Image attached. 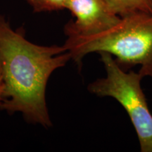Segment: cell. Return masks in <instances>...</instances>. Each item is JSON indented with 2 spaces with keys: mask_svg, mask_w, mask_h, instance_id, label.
Masks as SVG:
<instances>
[{
  "mask_svg": "<svg viewBox=\"0 0 152 152\" xmlns=\"http://www.w3.org/2000/svg\"><path fill=\"white\" fill-rule=\"evenodd\" d=\"M71 59L64 45L42 46L28 40L0 14V61L4 92L0 109L20 113L28 123L52 126L46 102L52 74Z\"/></svg>",
  "mask_w": 152,
  "mask_h": 152,
  "instance_id": "6da1fadb",
  "label": "cell"
},
{
  "mask_svg": "<svg viewBox=\"0 0 152 152\" xmlns=\"http://www.w3.org/2000/svg\"><path fill=\"white\" fill-rule=\"evenodd\" d=\"M64 46L78 66L91 53H109L121 67L140 66L142 77L152 78V15L122 17L113 27L90 35H66Z\"/></svg>",
  "mask_w": 152,
  "mask_h": 152,
  "instance_id": "7a4b0ae2",
  "label": "cell"
},
{
  "mask_svg": "<svg viewBox=\"0 0 152 152\" xmlns=\"http://www.w3.org/2000/svg\"><path fill=\"white\" fill-rule=\"evenodd\" d=\"M106 71V77L88 85L90 93L111 96L117 100L128 114L136 131L142 152H152V114L142 89L140 73L127 72L106 52L98 53Z\"/></svg>",
  "mask_w": 152,
  "mask_h": 152,
  "instance_id": "3957f363",
  "label": "cell"
},
{
  "mask_svg": "<svg viewBox=\"0 0 152 152\" xmlns=\"http://www.w3.org/2000/svg\"><path fill=\"white\" fill-rule=\"evenodd\" d=\"M66 9L75 18L65 26L66 35H94L113 27L121 19L102 0H68Z\"/></svg>",
  "mask_w": 152,
  "mask_h": 152,
  "instance_id": "277c9868",
  "label": "cell"
},
{
  "mask_svg": "<svg viewBox=\"0 0 152 152\" xmlns=\"http://www.w3.org/2000/svg\"><path fill=\"white\" fill-rule=\"evenodd\" d=\"M115 14L122 17L133 14L152 15V0H102Z\"/></svg>",
  "mask_w": 152,
  "mask_h": 152,
  "instance_id": "5b68a950",
  "label": "cell"
},
{
  "mask_svg": "<svg viewBox=\"0 0 152 152\" xmlns=\"http://www.w3.org/2000/svg\"><path fill=\"white\" fill-rule=\"evenodd\" d=\"M35 13L48 12L66 9L68 0H26Z\"/></svg>",
  "mask_w": 152,
  "mask_h": 152,
  "instance_id": "8992f818",
  "label": "cell"
},
{
  "mask_svg": "<svg viewBox=\"0 0 152 152\" xmlns=\"http://www.w3.org/2000/svg\"><path fill=\"white\" fill-rule=\"evenodd\" d=\"M4 92V78H3V72L1 68V61H0V104L2 101V96Z\"/></svg>",
  "mask_w": 152,
  "mask_h": 152,
  "instance_id": "52a82bcc",
  "label": "cell"
}]
</instances>
